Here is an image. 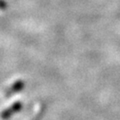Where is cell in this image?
I'll list each match as a JSON object with an SVG mask.
<instances>
[{
  "mask_svg": "<svg viewBox=\"0 0 120 120\" xmlns=\"http://www.w3.org/2000/svg\"><path fill=\"white\" fill-rule=\"evenodd\" d=\"M24 88V82L22 81V80H19V81L15 82L13 86H11L7 90V95H10L12 94H16V93H19L21 92Z\"/></svg>",
  "mask_w": 120,
  "mask_h": 120,
  "instance_id": "2",
  "label": "cell"
},
{
  "mask_svg": "<svg viewBox=\"0 0 120 120\" xmlns=\"http://www.w3.org/2000/svg\"><path fill=\"white\" fill-rule=\"evenodd\" d=\"M22 109V103L21 101H17V102L13 103L12 106H10L8 109H6L5 110L2 112L1 116L4 119H7L10 116H12L13 115H14L15 113L19 112Z\"/></svg>",
  "mask_w": 120,
  "mask_h": 120,
  "instance_id": "1",
  "label": "cell"
},
{
  "mask_svg": "<svg viewBox=\"0 0 120 120\" xmlns=\"http://www.w3.org/2000/svg\"><path fill=\"white\" fill-rule=\"evenodd\" d=\"M43 114H44V108L41 110H39L38 114L35 116V118H33V120H41L42 116H43Z\"/></svg>",
  "mask_w": 120,
  "mask_h": 120,
  "instance_id": "3",
  "label": "cell"
}]
</instances>
